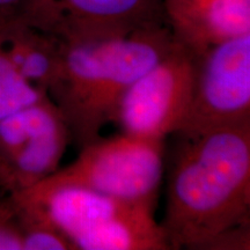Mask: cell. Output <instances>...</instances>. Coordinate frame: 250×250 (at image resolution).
Listing matches in <instances>:
<instances>
[{
    "instance_id": "1",
    "label": "cell",
    "mask_w": 250,
    "mask_h": 250,
    "mask_svg": "<svg viewBox=\"0 0 250 250\" xmlns=\"http://www.w3.org/2000/svg\"><path fill=\"white\" fill-rule=\"evenodd\" d=\"M177 134L161 226L170 249H212L250 226V122Z\"/></svg>"
},
{
    "instance_id": "2",
    "label": "cell",
    "mask_w": 250,
    "mask_h": 250,
    "mask_svg": "<svg viewBox=\"0 0 250 250\" xmlns=\"http://www.w3.org/2000/svg\"><path fill=\"white\" fill-rule=\"evenodd\" d=\"M62 65L49 96L79 147L115 121L124 93L175 44L167 23L122 35L62 41Z\"/></svg>"
},
{
    "instance_id": "3",
    "label": "cell",
    "mask_w": 250,
    "mask_h": 250,
    "mask_svg": "<svg viewBox=\"0 0 250 250\" xmlns=\"http://www.w3.org/2000/svg\"><path fill=\"white\" fill-rule=\"evenodd\" d=\"M9 195L42 205L77 250L170 249L154 217L155 203L124 201L80 188H27Z\"/></svg>"
},
{
    "instance_id": "4",
    "label": "cell",
    "mask_w": 250,
    "mask_h": 250,
    "mask_svg": "<svg viewBox=\"0 0 250 250\" xmlns=\"http://www.w3.org/2000/svg\"><path fill=\"white\" fill-rule=\"evenodd\" d=\"M165 140L122 133L80 147L72 164L29 188H80L124 201L156 203L165 170Z\"/></svg>"
},
{
    "instance_id": "5",
    "label": "cell",
    "mask_w": 250,
    "mask_h": 250,
    "mask_svg": "<svg viewBox=\"0 0 250 250\" xmlns=\"http://www.w3.org/2000/svg\"><path fill=\"white\" fill-rule=\"evenodd\" d=\"M198 56L175 40L156 64L127 88L114 123L123 133L165 140L176 133L189 110Z\"/></svg>"
},
{
    "instance_id": "6",
    "label": "cell",
    "mask_w": 250,
    "mask_h": 250,
    "mask_svg": "<svg viewBox=\"0 0 250 250\" xmlns=\"http://www.w3.org/2000/svg\"><path fill=\"white\" fill-rule=\"evenodd\" d=\"M250 122V33L198 56L189 110L176 133L197 134Z\"/></svg>"
},
{
    "instance_id": "7",
    "label": "cell",
    "mask_w": 250,
    "mask_h": 250,
    "mask_svg": "<svg viewBox=\"0 0 250 250\" xmlns=\"http://www.w3.org/2000/svg\"><path fill=\"white\" fill-rule=\"evenodd\" d=\"M71 140L61 111L48 98L0 121V187L27 189L55 173Z\"/></svg>"
},
{
    "instance_id": "8",
    "label": "cell",
    "mask_w": 250,
    "mask_h": 250,
    "mask_svg": "<svg viewBox=\"0 0 250 250\" xmlns=\"http://www.w3.org/2000/svg\"><path fill=\"white\" fill-rule=\"evenodd\" d=\"M19 17L62 41L122 35L167 23L161 0H26Z\"/></svg>"
},
{
    "instance_id": "9",
    "label": "cell",
    "mask_w": 250,
    "mask_h": 250,
    "mask_svg": "<svg viewBox=\"0 0 250 250\" xmlns=\"http://www.w3.org/2000/svg\"><path fill=\"white\" fill-rule=\"evenodd\" d=\"M177 42L197 56L224 41L250 33V0H161Z\"/></svg>"
},
{
    "instance_id": "10",
    "label": "cell",
    "mask_w": 250,
    "mask_h": 250,
    "mask_svg": "<svg viewBox=\"0 0 250 250\" xmlns=\"http://www.w3.org/2000/svg\"><path fill=\"white\" fill-rule=\"evenodd\" d=\"M0 39L21 74L49 94L61 71L62 40L19 15L0 19Z\"/></svg>"
},
{
    "instance_id": "11",
    "label": "cell",
    "mask_w": 250,
    "mask_h": 250,
    "mask_svg": "<svg viewBox=\"0 0 250 250\" xmlns=\"http://www.w3.org/2000/svg\"><path fill=\"white\" fill-rule=\"evenodd\" d=\"M9 196L17 208L22 250H77L42 205Z\"/></svg>"
},
{
    "instance_id": "12",
    "label": "cell",
    "mask_w": 250,
    "mask_h": 250,
    "mask_svg": "<svg viewBox=\"0 0 250 250\" xmlns=\"http://www.w3.org/2000/svg\"><path fill=\"white\" fill-rule=\"evenodd\" d=\"M48 98V93L21 74L0 39V121Z\"/></svg>"
},
{
    "instance_id": "13",
    "label": "cell",
    "mask_w": 250,
    "mask_h": 250,
    "mask_svg": "<svg viewBox=\"0 0 250 250\" xmlns=\"http://www.w3.org/2000/svg\"><path fill=\"white\" fill-rule=\"evenodd\" d=\"M0 250H22L17 208L9 195L0 197Z\"/></svg>"
},
{
    "instance_id": "14",
    "label": "cell",
    "mask_w": 250,
    "mask_h": 250,
    "mask_svg": "<svg viewBox=\"0 0 250 250\" xmlns=\"http://www.w3.org/2000/svg\"><path fill=\"white\" fill-rule=\"evenodd\" d=\"M26 0H0V19L19 15Z\"/></svg>"
}]
</instances>
